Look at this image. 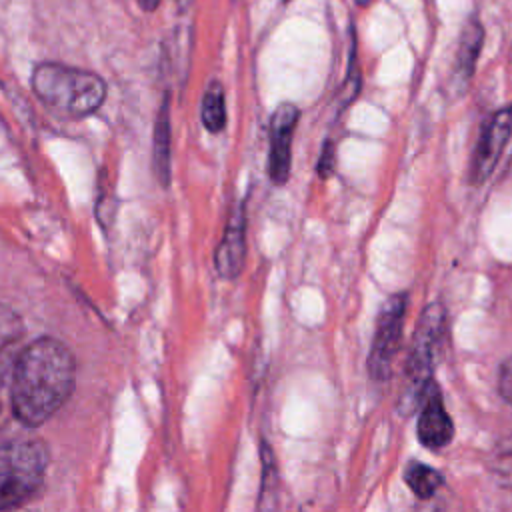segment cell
Instances as JSON below:
<instances>
[{"label":"cell","mask_w":512,"mask_h":512,"mask_svg":"<svg viewBox=\"0 0 512 512\" xmlns=\"http://www.w3.org/2000/svg\"><path fill=\"white\" fill-rule=\"evenodd\" d=\"M512 134V106L496 110L482 126L470 164V180L482 184L494 170Z\"/></svg>","instance_id":"obj_6"},{"label":"cell","mask_w":512,"mask_h":512,"mask_svg":"<svg viewBox=\"0 0 512 512\" xmlns=\"http://www.w3.org/2000/svg\"><path fill=\"white\" fill-rule=\"evenodd\" d=\"M418 440L430 450H440L448 446L454 438V424L444 408L440 388L432 380L418 404Z\"/></svg>","instance_id":"obj_8"},{"label":"cell","mask_w":512,"mask_h":512,"mask_svg":"<svg viewBox=\"0 0 512 512\" xmlns=\"http://www.w3.org/2000/svg\"><path fill=\"white\" fill-rule=\"evenodd\" d=\"M334 170V146L332 142H326L324 144V150L320 154V162H318V174L322 178H328Z\"/></svg>","instance_id":"obj_17"},{"label":"cell","mask_w":512,"mask_h":512,"mask_svg":"<svg viewBox=\"0 0 512 512\" xmlns=\"http://www.w3.org/2000/svg\"><path fill=\"white\" fill-rule=\"evenodd\" d=\"M406 308H408V298L404 292L390 296L386 304L380 308L374 338H372V348L368 354V372L372 380L382 382V380H388L392 374V366H394L400 338H402Z\"/></svg>","instance_id":"obj_5"},{"label":"cell","mask_w":512,"mask_h":512,"mask_svg":"<svg viewBox=\"0 0 512 512\" xmlns=\"http://www.w3.org/2000/svg\"><path fill=\"white\" fill-rule=\"evenodd\" d=\"M430 512H450V508L444 506V500H434V506L430 508Z\"/></svg>","instance_id":"obj_19"},{"label":"cell","mask_w":512,"mask_h":512,"mask_svg":"<svg viewBox=\"0 0 512 512\" xmlns=\"http://www.w3.org/2000/svg\"><path fill=\"white\" fill-rule=\"evenodd\" d=\"M404 480L420 500L434 498L444 484V476L436 468L422 462H410L404 470Z\"/></svg>","instance_id":"obj_13"},{"label":"cell","mask_w":512,"mask_h":512,"mask_svg":"<svg viewBox=\"0 0 512 512\" xmlns=\"http://www.w3.org/2000/svg\"><path fill=\"white\" fill-rule=\"evenodd\" d=\"M370 2H372V0H356L358 6H366V4H370Z\"/></svg>","instance_id":"obj_20"},{"label":"cell","mask_w":512,"mask_h":512,"mask_svg":"<svg viewBox=\"0 0 512 512\" xmlns=\"http://www.w3.org/2000/svg\"><path fill=\"white\" fill-rule=\"evenodd\" d=\"M24 322L22 318L4 302H0V374L12 362L16 344L22 340Z\"/></svg>","instance_id":"obj_12"},{"label":"cell","mask_w":512,"mask_h":512,"mask_svg":"<svg viewBox=\"0 0 512 512\" xmlns=\"http://www.w3.org/2000/svg\"><path fill=\"white\" fill-rule=\"evenodd\" d=\"M152 168L162 186L170 184V114H168V98L162 100L154 122V138H152Z\"/></svg>","instance_id":"obj_11"},{"label":"cell","mask_w":512,"mask_h":512,"mask_svg":"<svg viewBox=\"0 0 512 512\" xmlns=\"http://www.w3.org/2000/svg\"><path fill=\"white\" fill-rule=\"evenodd\" d=\"M200 118L208 132H220L226 124V102H224V88L218 80H212L202 96Z\"/></svg>","instance_id":"obj_14"},{"label":"cell","mask_w":512,"mask_h":512,"mask_svg":"<svg viewBox=\"0 0 512 512\" xmlns=\"http://www.w3.org/2000/svg\"><path fill=\"white\" fill-rule=\"evenodd\" d=\"M300 112L294 104L282 102L270 120V160L268 172L274 184H284L290 176L292 164V136Z\"/></svg>","instance_id":"obj_7"},{"label":"cell","mask_w":512,"mask_h":512,"mask_svg":"<svg viewBox=\"0 0 512 512\" xmlns=\"http://www.w3.org/2000/svg\"><path fill=\"white\" fill-rule=\"evenodd\" d=\"M490 472L498 484L512 488V436L498 440L490 454Z\"/></svg>","instance_id":"obj_15"},{"label":"cell","mask_w":512,"mask_h":512,"mask_svg":"<svg viewBox=\"0 0 512 512\" xmlns=\"http://www.w3.org/2000/svg\"><path fill=\"white\" fill-rule=\"evenodd\" d=\"M32 90L48 108L70 118L90 116L106 98V84L98 74L56 62L34 68Z\"/></svg>","instance_id":"obj_2"},{"label":"cell","mask_w":512,"mask_h":512,"mask_svg":"<svg viewBox=\"0 0 512 512\" xmlns=\"http://www.w3.org/2000/svg\"><path fill=\"white\" fill-rule=\"evenodd\" d=\"M74 388V358L56 338L44 336L18 352L10 378V408L24 426L52 418Z\"/></svg>","instance_id":"obj_1"},{"label":"cell","mask_w":512,"mask_h":512,"mask_svg":"<svg viewBox=\"0 0 512 512\" xmlns=\"http://www.w3.org/2000/svg\"><path fill=\"white\" fill-rule=\"evenodd\" d=\"M484 44V28L476 16H470L464 24L458 40V48L454 54V66L450 72V90L452 94H462L476 70L478 56Z\"/></svg>","instance_id":"obj_10"},{"label":"cell","mask_w":512,"mask_h":512,"mask_svg":"<svg viewBox=\"0 0 512 512\" xmlns=\"http://www.w3.org/2000/svg\"><path fill=\"white\" fill-rule=\"evenodd\" d=\"M246 258V214L244 204H236L230 212L224 236L214 250V266L222 278H236Z\"/></svg>","instance_id":"obj_9"},{"label":"cell","mask_w":512,"mask_h":512,"mask_svg":"<svg viewBox=\"0 0 512 512\" xmlns=\"http://www.w3.org/2000/svg\"><path fill=\"white\" fill-rule=\"evenodd\" d=\"M48 448L34 438L0 440V512L32 498L46 474Z\"/></svg>","instance_id":"obj_4"},{"label":"cell","mask_w":512,"mask_h":512,"mask_svg":"<svg viewBox=\"0 0 512 512\" xmlns=\"http://www.w3.org/2000/svg\"><path fill=\"white\" fill-rule=\"evenodd\" d=\"M444 338H446V312L440 304H432L422 312L418 320V328L412 336V346H410V354L404 370V386L398 400L400 412L410 414L418 410V404L428 384L432 382V372L442 352Z\"/></svg>","instance_id":"obj_3"},{"label":"cell","mask_w":512,"mask_h":512,"mask_svg":"<svg viewBox=\"0 0 512 512\" xmlns=\"http://www.w3.org/2000/svg\"><path fill=\"white\" fill-rule=\"evenodd\" d=\"M498 392L512 406V356L498 368Z\"/></svg>","instance_id":"obj_16"},{"label":"cell","mask_w":512,"mask_h":512,"mask_svg":"<svg viewBox=\"0 0 512 512\" xmlns=\"http://www.w3.org/2000/svg\"><path fill=\"white\" fill-rule=\"evenodd\" d=\"M510 58H512V50H510Z\"/></svg>","instance_id":"obj_21"},{"label":"cell","mask_w":512,"mask_h":512,"mask_svg":"<svg viewBox=\"0 0 512 512\" xmlns=\"http://www.w3.org/2000/svg\"><path fill=\"white\" fill-rule=\"evenodd\" d=\"M136 2H138V6H140L142 10H146V12L156 10L158 4H160V0H136Z\"/></svg>","instance_id":"obj_18"}]
</instances>
